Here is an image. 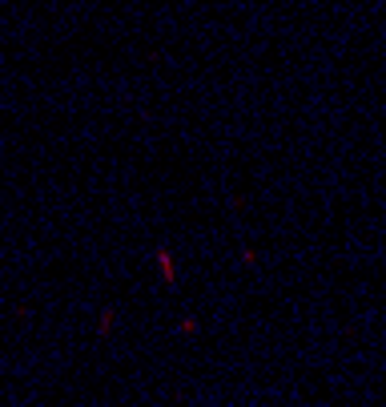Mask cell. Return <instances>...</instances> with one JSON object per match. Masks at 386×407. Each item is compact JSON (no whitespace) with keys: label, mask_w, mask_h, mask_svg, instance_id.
Here are the masks:
<instances>
[]
</instances>
